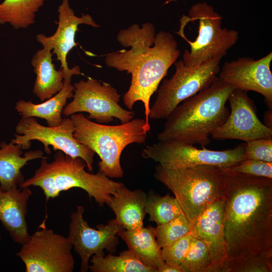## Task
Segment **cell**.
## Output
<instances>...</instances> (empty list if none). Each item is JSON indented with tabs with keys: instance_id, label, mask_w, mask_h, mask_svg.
<instances>
[{
	"instance_id": "cell-1",
	"label": "cell",
	"mask_w": 272,
	"mask_h": 272,
	"mask_svg": "<svg viewBox=\"0 0 272 272\" xmlns=\"http://www.w3.org/2000/svg\"><path fill=\"white\" fill-rule=\"evenodd\" d=\"M224 168L225 267L243 258H272V179Z\"/></svg>"
},
{
	"instance_id": "cell-2",
	"label": "cell",
	"mask_w": 272,
	"mask_h": 272,
	"mask_svg": "<svg viewBox=\"0 0 272 272\" xmlns=\"http://www.w3.org/2000/svg\"><path fill=\"white\" fill-rule=\"evenodd\" d=\"M117 40L122 46L130 48L107 54L105 63L131 75L123 102L131 110L135 102H142L145 120L150 124L151 97L179 56L178 43L169 32L161 31L156 34L154 25L150 22L143 23L141 27L134 24L120 30Z\"/></svg>"
},
{
	"instance_id": "cell-3",
	"label": "cell",
	"mask_w": 272,
	"mask_h": 272,
	"mask_svg": "<svg viewBox=\"0 0 272 272\" xmlns=\"http://www.w3.org/2000/svg\"><path fill=\"white\" fill-rule=\"evenodd\" d=\"M236 88L218 77L209 87L179 104L166 118L164 127L157 134L159 141H176L202 147L210 137L228 118L226 106Z\"/></svg>"
},
{
	"instance_id": "cell-4",
	"label": "cell",
	"mask_w": 272,
	"mask_h": 272,
	"mask_svg": "<svg viewBox=\"0 0 272 272\" xmlns=\"http://www.w3.org/2000/svg\"><path fill=\"white\" fill-rule=\"evenodd\" d=\"M47 158L41 159L40 166L34 175L20 186L21 188L39 187L46 201L59 196L61 191L80 188L100 206H108L112 196L123 184L111 180L101 172L96 174L87 172L83 159L71 157L61 151L55 153L52 162H48Z\"/></svg>"
},
{
	"instance_id": "cell-5",
	"label": "cell",
	"mask_w": 272,
	"mask_h": 272,
	"mask_svg": "<svg viewBox=\"0 0 272 272\" xmlns=\"http://www.w3.org/2000/svg\"><path fill=\"white\" fill-rule=\"evenodd\" d=\"M70 118L75 126V138L99 156V171L109 178L122 177V151L132 143L145 144L151 129L145 119L142 118L108 125L94 122L81 113L72 114Z\"/></svg>"
},
{
	"instance_id": "cell-6",
	"label": "cell",
	"mask_w": 272,
	"mask_h": 272,
	"mask_svg": "<svg viewBox=\"0 0 272 272\" xmlns=\"http://www.w3.org/2000/svg\"><path fill=\"white\" fill-rule=\"evenodd\" d=\"M154 176L173 193L191 223L210 205L224 196L226 175L222 167L199 165L167 169L158 164Z\"/></svg>"
},
{
	"instance_id": "cell-7",
	"label": "cell",
	"mask_w": 272,
	"mask_h": 272,
	"mask_svg": "<svg viewBox=\"0 0 272 272\" xmlns=\"http://www.w3.org/2000/svg\"><path fill=\"white\" fill-rule=\"evenodd\" d=\"M222 17L214 8L206 2L193 5L188 16L183 15L181 23L198 21V35L194 41L188 40L183 29L177 32L190 45V50L185 49L183 61L187 66L193 67L212 59L226 55L228 50L239 39L238 31L222 28Z\"/></svg>"
},
{
	"instance_id": "cell-8",
	"label": "cell",
	"mask_w": 272,
	"mask_h": 272,
	"mask_svg": "<svg viewBox=\"0 0 272 272\" xmlns=\"http://www.w3.org/2000/svg\"><path fill=\"white\" fill-rule=\"evenodd\" d=\"M221 57L190 67L182 60L175 62V72L164 79L150 108L149 118H166L182 102L209 87L218 78Z\"/></svg>"
},
{
	"instance_id": "cell-9",
	"label": "cell",
	"mask_w": 272,
	"mask_h": 272,
	"mask_svg": "<svg viewBox=\"0 0 272 272\" xmlns=\"http://www.w3.org/2000/svg\"><path fill=\"white\" fill-rule=\"evenodd\" d=\"M245 143L234 148L216 151L198 149L193 145L176 141H159L147 146L142 155L167 169H179L199 165L229 168L245 160Z\"/></svg>"
},
{
	"instance_id": "cell-10",
	"label": "cell",
	"mask_w": 272,
	"mask_h": 272,
	"mask_svg": "<svg viewBox=\"0 0 272 272\" xmlns=\"http://www.w3.org/2000/svg\"><path fill=\"white\" fill-rule=\"evenodd\" d=\"M15 130L17 134H15V138L11 142L22 149H29L31 141L37 140L43 144L46 154H51L49 146H51L54 151H61L71 157L81 158L88 171H93L95 153L75 138V126L71 118L62 119L58 125L45 126L38 123L35 117H22Z\"/></svg>"
},
{
	"instance_id": "cell-11",
	"label": "cell",
	"mask_w": 272,
	"mask_h": 272,
	"mask_svg": "<svg viewBox=\"0 0 272 272\" xmlns=\"http://www.w3.org/2000/svg\"><path fill=\"white\" fill-rule=\"evenodd\" d=\"M74 87L73 99L62 111L64 116L87 112L88 119L101 124L111 122L114 118L121 123L133 118L134 111L126 110L119 104L120 96L109 83L88 78L74 83Z\"/></svg>"
},
{
	"instance_id": "cell-12",
	"label": "cell",
	"mask_w": 272,
	"mask_h": 272,
	"mask_svg": "<svg viewBox=\"0 0 272 272\" xmlns=\"http://www.w3.org/2000/svg\"><path fill=\"white\" fill-rule=\"evenodd\" d=\"M16 254L27 272H72L75 260L67 237L41 226Z\"/></svg>"
},
{
	"instance_id": "cell-13",
	"label": "cell",
	"mask_w": 272,
	"mask_h": 272,
	"mask_svg": "<svg viewBox=\"0 0 272 272\" xmlns=\"http://www.w3.org/2000/svg\"><path fill=\"white\" fill-rule=\"evenodd\" d=\"M84 207L78 206L77 211L71 214L67 237L81 258V272L88 271L92 256H104V250L112 254L116 251L118 233L123 229L114 219L106 225H98L96 229L91 228L84 219Z\"/></svg>"
},
{
	"instance_id": "cell-14",
	"label": "cell",
	"mask_w": 272,
	"mask_h": 272,
	"mask_svg": "<svg viewBox=\"0 0 272 272\" xmlns=\"http://www.w3.org/2000/svg\"><path fill=\"white\" fill-rule=\"evenodd\" d=\"M228 101L231 111L226 121L211 135L216 140H238L247 142L272 138V128L262 123L256 114L253 100L247 91L235 89Z\"/></svg>"
},
{
	"instance_id": "cell-15",
	"label": "cell",
	"mask_w": 272,
	"mask_h": 272,
	"mask_svg": "<svg viewBox=\"0 0 272 272\" xmlns=\"http://www.w3.org/2000/svg\"><path fill=\"white\" fill-rule=\"evenodd\" d=\"M271 60L270 52L257 60L245 57L226 61L218 77L236 89L260 94L264 97L269 110H271L272 73L270 69Z\"/></svg>"
},
{
	"instance_id": "cell-16",
	"label": "cell",
	"mask_w": 272,
	"mask_h": 272,
	"mask_svg": "<svg viewBox=\"0 0 272 272\" xmlns=\"http://www.w3.org/2000/svg\"><path fill=\"white\" fill-rule=\"evenodd\" d=\"M223 197L210 205L191 223L189 233L204 241L212 260L211 272H223L227 256L224 237Z\"/></svg>"
},
{
	"instance_id": "cell-17",
	"label": "cell",
	"mask_w": 272,
	"mask_h": 272,
	"mask_svg": "<svg viewBox=\"0 0 272 272\" xmlns=\"http://www.w3.org/2000/svg\"><path fill=\"white\" fill-rule=\"evenodd\" d=\"M58 26L55 33L50 36L39 34L36 36L37 41L43 48L53 50L61 68L68 70L67 55L69 52L77 45L75 41L76 32L80 24H86L97 28L99 26L89 14L77 16L70 6L68 0H62L58 8Z\"/></svg>"
},
{
	"instance_id": "cell-18",
	"label": "cell",
	"mask_w": 272,
	"mask_h": 272,
	"mask_svg": "<svg viewBox=\"0 0 272 272\" xmlns=\"http://www.w3.org/2000/svg\"><path fill=\"white\" fill-rule=\"evenodd\" d=\"M32 193L29 187L9 190L0 187V221L12 240L21 245L30 237L26 216Z\"/></svg>"
},
{
	"instance_id": "cell-19",
	"label": "cell",
	"mask_w": 272,
	"mask_h": 272,
	"mask_svg": "<svg viewBox=\"0 0 272 272\" xmlns=\"http://www.w3.org/2000/svg\"><path fill=\"white\" fill-rule=\"evenodd\" d=\"M82 74L79 66L70 69L64 77L63 88L57 94L38 104L30 100H20L16 104V110L22 117H39L45 119L49 126L58 125L62 120V111L67 99L73 97L74 87L71 84L72 77Z\"/></svg>"
},
{
	"instance_id": "cell-20",
	"label": "cell",
	"mask_w": 272,
	"mask_h": 272,
	"mask_svg": "<svg viewBox=\"0 0 272 272\" xmlns=\"http://www.w3.org/2000/svg\"><path fill=\"white\" fill-rule=\"evenodd\" d=\"M147 194L141 189L131 190L122 184L112 196L108 205L116 223L123 229L135 230L144 226Z\"/></svg>"
},
{
	"instance_id": "cell-21",
	"label": "cell",
	"mask_w": 272,
	"mask_h": 272,
	"mask_svg": "<svg viewBox=\"0 0 272 272\" xmlns=\"http://www.w3.org/2000/svg\"><path fill=\"white\" fill-rule=\"evenodd\" d=\"M21 149L12 142L0 144V187L4 190L20 187L25 181L22 168L30 161L45 157L40 150L29 151L22 156Z\"/></svg>"
},
{
	"instance_id": "cell-22",
	"label": "cell",
	"mask_w": 272,
	"mask_h": 272,
	"mask_svg": "<svg viewBox=\"0 0 272 272\" xmlns=\"http://www.w3.org/2000/svg\"><path fill=\"white\" fill-rule=\"evenodd\" d=\"M51 51L44 48L33 56L31 65L36 75L33 92L41 101H45L59 92L64 85V78L70 71L55 69Z\"/></svg>"
},
{
	"instance_id": "cell-23",
	"label": "cell",
	"mask_w": 272,
	"mask_h": 272,
	"mask_svg": "<svg viewBox=\"0 0 272 272\" xmlns=\"http://www.w3.org/2000/svg\"><path fill=\"white\" fill-rule=\"evenodd\" d=\"M155 228L151 226L132 230H121L118 233L128 249L142 263L157 269L164 263L162 248L155 237Z\"/></svg>"
},
{
	"instance_id": "cell-24",
	"label": "cell",
	"mask_w": 272,
	"mask_h": 272,
	"mask_svg": "<svg viewBox=\"0 0 272 272\" xmlns=\"http://www.w3.org/2000/svg\"><path fill=\"white\" fill-rule=\"evenodd\" d=\"M46 0H4L0 3V24L26 28L35 23L36 13Z\"/></svg>"
},
{
	"instance_id": "cell-25",
	"label": "cell",
	"mask_w": 272,
	"mask_h": 272,
	"mask_svg": "<svg viewBox=\"0 0 272 272\" xmlns=\"http://www.w3.org/2000/svg\"><path fill=\"white\" fill-rule=\"evenodd\" d=\"M89 269L92 272H157L139 260L128 249L118 255H93Z\"/></svg>"
},
{
	"instance_id": "cell-26",
	"label": "cell",
	"mask_w": 272,
	"mask_h": 272,
	"mask_svg": "<svg viewBox=\"0 0 272 272\" xmlns=\"http://www.w3.org/2000/svg\"><path fill=\"white\" fill-rule=\"evenodd\" d=\"M145 211L149 221L157 225L167 223L183 213L175 197L168 193L161 196L153 190L147 194Z\"/></svg>"
},
{
	"instance_id": "cell-27",
	"label": "cell",
	"mask_w": 272,
	"mask_h": 272,
	"mask_svg": "<svg viewBox=\"0 0 272 272\" xmlns=\"http://www.w3.org/2000/svg\"><path fill=\"white\" fill-rule=\"evenodd\" d=\"M211 266L212 260L206 243L192 237L188 252L180 265L182 272H211Z\"/></svg>"
},
{
	"instance_id": "cell-28",
	"label": "cell",
	"mask_w": 272,
	"mask_h": 272,
	"mask_svg": "<svg viewBox=\"0 0 272 272\" xmlns=\"http://www.w3.org/2000/svg\"><path fill=\"white\" fill-rule=\"evenodd\" d=\"M191 227V222L182 213L170 221L155 228L156 240L161 248L169 246L189 233Z\"/></svg>"
},
{
	"instance_id": "cell-29",
	"label": "cell",
	"mask_w": 272,
	"mask_h": 272,
	"mask_svg": "<svg viewBox=\"0 0 272 272\" xmlns=\"http://www.w3.org/2000/svg\"><path fill=\"white\" fill-rule=\"evenodd\" d=\"M272 258L262 256L248 257L233 261L223 272H271Z\"/></svg>"
},
{
	"instance_id": "cell-30",
	"label": "cell",
	"mask_w": 272,
	"mask_h": 272,
	"mask_svg": "<svg viewBox=\"0 0 272 272\" xmlns=\"http://www.w3.org/2000/svg\"><path fill=\"white\" fill-rule=\"evenodd\" d=\"M192 237L189 233L172 244L162 248L164 261L180 266L188 252Z\"/></svg>"
},
{
	"instance_id": "cell-31",
	"label": "cell",
	"mask_w": 272,
	"mask_h": 272,
	"mask_svg": "<svg viewBox=\"0 0 272 272\" xmlns=\"http://www.w3.org/2000/svg\"><path fill=\"white\" fill-rule=\"evenodd\" d=\"M243 157L245 159L272 162V138H262L245 143Z\"/></svg>"
},
{
	"instance_id": "cell-32",
	"label": "cell",
	"mask_w": 272,
	"mask_h": 272,
	"mask_svg": "<svg viewBox=\"0 0 272 272\" xmlns=\"http://www.w3.org/2000/svg\"><path fill=\"white\" fill-rule=\"evenodd\" d=\"M229 168L245 174L272 179V162L245 159Z\"/></svg>"
},
{
	"instance_id": "cell-33",
	"label": "cell",
	"mask_w": 272,
	"mask_h": 272,
	"mask_svg": "<svg viewBox=\"0 0 272 272\" xmlns=\"http://www.w3.org/2000/svg\"><path fill=\"white\" fill-rule=\"evenodd\" d=\"M157 272H182V270L180 266L165 262L162 266L157 269Z\"/></svg>"
},
{
	"instance_id": "cell-34",
	"label": "cell",
	"mask_w": 272,
	"mask_h": 272,
	"mask_svg": "<svg viewBox=\"0 0 272 272\" xmlns=\"http://www.w3.org/2000/svg\"><path fill=\"white\" fill-rule=\"evenodd\" d=\"M271 110H269L265 113L264 119L265 124L267 126L272 128L271 127Z\"/></svg>"
},
{
	"instance_id": "cell-35",
	"label": "cell",
	"mask_w": 272,
	"mask_h": 272,
	"mask_svg": "<svg viewBox=\"0 0 272 272\" xmlns=\"http://www.w3.org/2000/svg\"><path fill=\"white\" fill-rule=\"evenodd\" d=\"M1 239V233H0V240Z\"/></svg>"
}]
</instances>
